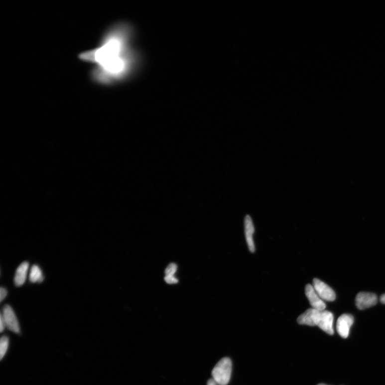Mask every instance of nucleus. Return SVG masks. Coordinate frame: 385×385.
I'll return each instance as SVG.
<instances>
[{"label": "nucleus", "instance_id": "nucleus-1", "mask_svg": "<svg viewBox=\"0 0 385 385\" xmlns=\"http://www.w3.org/2000/svg\"><path fill=\"white\" fill-rule=\"evenodd\" d=\"M133 28L125 21L107 28L93 49L78 55L80 60L91 64V81L101 86H112L131 76L139 64V56L133 47Z\"/></svg>", "mask_w": 385, "mask_h": 385}, {"label": "nucleus", "instance_id": "nucleus-2", "mask_svg": "<svg viewBox=\"0 0 385 385\" xmlns=\"http://www.w3.org/2000/svg\"><path fill=\"white\" fill-rule=\"evenodd\" d=\"M232 362L228 358L221 359L212 371L213 380L219 385H227L231 379Z\"/></svg>", "mask_w": 385, "mask_h": 385}, {"label": "nucleus", "instance_id": "nucleus-3", "mask_svg": "<svg viewBox=\"0 0 385 385\" xmlns=\"http://www.w3.org/2000/svg\"><path fill=\"white\" fill-rule=\"evenodd\" d=\"M6 328L16 333H19L20 327L17 318L14 311L9 305L3 307L2 314Z\"/></svg>", "mask_w": 385, "mask_h": 385}, {"label": "nucleus", "instance_id": "nucleus-4", "mask_svg": "<svg viewBox=\"0 0 385 385\" xmlns=\"http://www.w3.org/2000/svg\"><path fill=\"white\" fill-rule=\"evenodd\" d=\"M313 287L317 294L323 301L331 302L336 300V294L335 291L321 280L314 279Z\"/></svg>", "mask_w": 385, "mask_h": 385}, {"label": "nucleus", "instance_id": "nucleus-5", "mask_svg": "<svg viewBox=\"0 0 385 385\" xmlns=\"http://www.w3.org/2000/svg\"><path fill=\"white\" fill-rule=\"evenodd\" d=\"M377 300V296L374 293L360 292L356 297V306L360 310H364L375 306Z\"/></svg>", "mask_w": 385, "mask_h": 385}, {"label": "nucleus", "instance_id": "nucleus-6", "mask_svg": "<svg viewBox=\"0 0 385 385\" xmlns=\"http://www.w3.org/2000/svg\"><path fill=\"white\" fill-rule=\"evenodd\" d=\"M354 321V317L350 314H343L339 317L337 323V330L341 337L348 338Z\"/></svg>", "mask_w": 385, "mask_h": 385}, {"label": "nucleus", "instance_id": "nucleus-7", "mask_svg": "<svg viewBox=\"0 0 385 385\" xmlns=\"http://www.w3.org/2000/svg\"><path fill=\"white\" fill-rule=\"evenodd\" d=\"M305 293L312 308L323 311L326 308V304L317 294L313 286L308 284L305 287Z\"/></svg>", "mask_w": 385, "mask_h": 385}, {"label": "nucleus", "instance_id": "nucleus-8", "mask_svg": "<svg viewBox=\"0 0 385 385\" xmlns=\"http://www.w3.org/2000/svg\"><path fill=\"white\" fill-rule=\"evenodd\" d=\"M321 311L313 308L308 309L297 319V322L301 325L311 326H317Z\"/></svg>", "mask_w": 385, "mask_h": 385}, {"label": "nucleus", "instance_id": "nucleus-9", "mask_svg": "<svg viewBox=\"0 0 385 385\" xmlns=\"http://www.w3.org/2000/svg\"><path fill=\"white\" fill-rule=\"evenodd\" d=\"M333 320L334 317L332 312L323 310L321 311L317 326L329 335H333L334 333Z\"/></svg>", "mask_w": 385, "mask_h": 385}, {"label": "nucleus", "instance_id": "nucleus-10", "mask_svg": "<svg viewBox=\"0 0 385 385\" xmlns=\"http://www.w3.org/2000/svg\"><path fill=\"white\" fill-rule=\"evenodd\" d=\"M245 231L246 242L249 250L251 253H254L256 251V247L253 241V234L255 229H254L251 217L249 215H247L245 217Z\"/></svg>", "mask_w": 385, "mask_h": 385}, {"label": "nucleus", "instance_id": "nucleus-11", "mask_svg": "<svg viewBox=\"0 0 385 385\" xmlns=\"http://www.w3.org/2000/svg\"><path fill=\"white\" fill-rule=\"evenodd\" d=\"M29 264L27 261L21 263L17 268L14 275V284L17 287L22 286L25 282Z\"/></svg>", "mask_w": 385, "mask_h": 385}, {"label": "nucleus", "instance_id": "nucleus-12", "mask_svg": "<svg viewBox=\"0 0 385 385\" xmlns=\"http://www.w3.org/2000/svg\"><path fill=\"white\" fill-rule=\"evenodd\" d=\"M30 280L32 283L41 282L43 276L41 268L37 265L32 266L30 273Z\"/></svg>", "mask_w": 385, "mask_h": 385}, {"label": "nucleus", "instance_id": "nucleus-13", "mask_svg": "<svg viewBox=\"0 0 385 385\" xmlns=\"http://www.w3.org/2000/svg\"><path fill=\"white\" fill-rule=\"evenodd\" d=\"M9 346V338L6 336H3L0 340V359L2 360L4 357Z\"/></svg>", "mask_w": 385, "mask_h": 385}, {"label": "nucleus", "instance_id": "nucleus-14", "mask_svg": "<svg viewBox=\"0 0 385 385\" xmlns=\"http://www.w3.org/2000/svg\"><path fill=\"white\" fill-rule=\"evenodd\" d=\"M177 270V265L174 263L170 264L165 270L166 275H174Z\"/></svg>", "mask_w": 385, "mask_h": 385}, {"label": "nucleus", "instance_id": "nucleus-15", "mask_svg": "<svg viewBox=\"0 0 385 385\" xmlns=\"http://www.w3.org/2000/svg\"><path fill=\"white\" fill-rule=\"evenodd\" d=\"M164 280L169 284H175L178 282V280L174 275H165Z\"/></svg>", "mask_w": 385, "mask_h": 385}, {"label": "nucleus", "instance_id": "nucleus-16", "mask_svg": "<svg viewBox=\"0 0 385 385\" xmlns=\"http://www.w3.org/2000/svg\"><path fill=\"white\" fill-rule=\"evenodd\" d=\"M7 295V290L3 287H1L0 289V300L2 302Z\"/></svg>", "mask_w": 385, "mask_h": 385}, {"label": "nucleus", "instance_id": "nucleus-17", "mask_svg": "<svg viewBox=\"0 0 385 385\" xmlns=\"http://www.w3.org/2000/svg\"><path fill=\"white\" fill-rule=\"evenodd\" d=\"M5 327V325L4 321L3 320V317L1 315V317H0V331H1V332H2L4 330Z\"/></svg>", "mask_w": 385, "mask_h": 385}, {"label": "nucleus", "instance_id": "nucleus-18", "mask_svg": "<svg viewBox=\"0 0 385 385\" xmlns=\"http://www.w3.org/2000/svg\"><path fill=\"white\" fill-rule=\"evenodd\" d=\"M207 385H218V384L213 379H210L208 381Z\"/></svg>", "mask_w": 385, "mask_h": 385}, {"label": "nucleus", "instance_id": "nucleus-19", "mask_svg": "<svg viewBox=\"0 0 385 385\" xmlns=\"http://www.w3.org/2000/svg\"><path fill=\"white\" fill-rule=\"evenodd\" d=\"M381 301L382 303L385 304V294H383L381 297Z\"/></svg>", "mask_w": 385, "mask_h": 385}, {"label": "nucleus", "instance_id": "nucleus-20", "mask_svg": "<svg viewBox=\"0 0 385 385\" xmlns=\"http://www.w3.org/2000/svg\"><path fill=\"white\" fill-rule=\"evenodd\" d=\"M318 385H326V384H318Z\"/></svg>", "mask_w": 385, "mask_h": 385}]
</instances>
